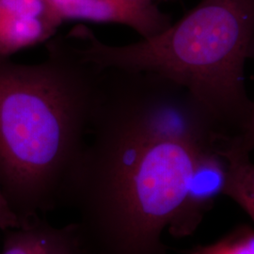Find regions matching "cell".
<instances>
[{"label": "cell", "mask_w": 254, "mask_h": 254, "mask_svg": "<svg viewBox=\"0 0 254 254\" xmlns=\"http://www.w3.org/2000/svg\"><path fill=\"white\" fill-rule=\"evenodd\" d=\"M217 154L208 124L175 92L135 81L101 89L60 196L83 252L167 254L164 230Z\"/></svg>", "instance_id": "1"}, {"label": "cell", "mask_w": 254, "mask_h": 254, "mask_svg": "<svg viewBox=\"0 0 254 254\" xmlns=\"http://www.w3.org/2000/svg\"><path fill=\"white\" fill-rule=\"evenodd\" d=\"M46 48L38 64L0 56V187L23 225L60 201L102 70L69 35Z\"/></svg>", "instance_id": "2"}, {"label": "cell", "mask_w": 254, "mask_h": 254, "mask_svg": "<svg viewBox=\"0 0 254 254\" xmlns=\"http://www.w3.org/2000/svg\"><path fill=\"white\" fill-rule=\"evenodd\" d=\"M70 34L83 59L100 68L154 73L180 86L231 136L250 120L254 0H200L159 34L127 46H109L87 27Z\"/></svg>", "instance_id": "3"}, {"label": "cell", "mask_w": 254, "mask_h": 254, "mask_svg": "<svg viewBox=\"0 0 254 254\" xmlns=\"http://www.w3.org/2000/svg\"><path fill=\"white\" fill-rule=\"evenodd\" d=\"M56 14L65 21L113 23L131 27L141 39L162 32L172 25L158 0H47Z\"/></svg>", "instance_id": "4"}, {"label": "cell", "mask_w": 254, "mask_h": 254, "mask_svg": "<svg viewBox=\"0 0 254 254\" xmlns=\"http://www.w3.org/2000/svg\"><path fill=\"white\" fill-rule=\"evenodd\" d=\"M62 24L47 0H0V56L47 43Z\"/></svg>", "instance_id": "5"}, {"label": "cell", "mask_w": 254, "mask_h": 254, "mask_svg": "<svg viewBox=\"0 0 254 254\" xmlns=\"http://www.w3.org/2000/svg\"><path fill=\"white\" fill-rule=\"evenodd\" d=\"M6 232L8 233L0 254H46L62 229H55L33 219L21 227Z\"/></svg>", "instance_id": "6"}, {"label": "cell", "mask_w": 254, "mask_h": 254, "mask_svg": "<svg viewBox=\"0 0 254 254\" xmlns=\"http://www.w3.org/2000/svg\"><path fill=\"white\" fill-rule=\"evenodd\" d=\"M188 254H254V230L237 228L212 244L192 248Z\"/></svg>", "instance_id": "7"}, {"label": "cell", "mask_w": 254, "mask_h": 254, "mask_svg": "<svg viewBox=\"0 0 254 254\" xmlns=\"http://www.w3.org/2000/svg\"><path fill=\"white\" fill-rule=\"evenodd\" d=\"M46 254H85L73 233L72 225L62 229L61 235Z\"/></svg>", "instance_id": "8"}, {"label": "cell", "mask_w": 254, "mask_h": 254, "mask_svg": "<svg viewBox=\"0 0 254 254\" xmlns=\"http://www.w3.org/2000/svg\"><path fill=\"white\" fill-rule=\"evenodd\" d=\"M21 226V220L10 208L0 187V230L6 232Z\"/></svg>", "instance_id": "9"}, {"label": "cell", "mask_w": 254, "mask_h": 254, "mask_svg": "<svg viewBox=\"0 0 254 254\" xmlns=\"http://www.w3.org/2000/svg\"><path fill=\"white\" fill-rule=\"evenodd\" d=\"M233 139L242 150L252 154L254 151V100H253V109L250 120L244 130L237 136H233Z\"/></svg>", "instance_id": "10"}]
</instances>
